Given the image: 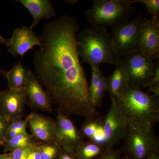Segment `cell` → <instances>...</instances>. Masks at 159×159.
<instances>
[{
    "mask_svg": "<svg viewBox=\"0 0 159 159\" xmlns=\"http://www.w3.org/2000/svg\"><path fill=\"white\" fill-rule=\"evenodd\" d=\"M159 84V66L157 67L156 70L155 71L153 76L148 83L147 88H148V89H151L152 88L155 86V85H158Z\"/></svg>",
    "mask_w": 159,
    "mask_h": 159,
    "instance_id": "f546056e",
    "label": "cell"
},
{
    "mask_svg": "<svg viewBox=\"0 0 159 159\" xmlns=\"http://www.w3.org/2000/svg\"><path fill=\"white\" fill-rule=\"evenodd\" d=\"M39 143L30 145L25 148H20L9 153L11 154L12 159H26L31 151Z\"/></svg>",
    "mask_w": 159,
    "mask_h": 159,
    "instance_id": "484cf974",
    "label": "cell"
},
{
    "mask_svg": "<svg viewBox=\"0 0 159 159\" xmlns=\"http://www.w3.org/2000/svg\"><path fill=\"white\" fill-rule=\"evenodd\" d=\"M132 3H140L144 5L147 9L148 13L151 14L152 16H159V0H135Z\"/></svg>",
    "mask_w": 159,
    "mask_h": 159,
    "instance_id": "d4e9b609",
    "label": "cell"
},
{
    "mask_svg": "<svg viewBox=\"0 0 159 159\" xmlns=\"http://www.w3.org/2000/svg\"><path fill=\"white\" fill-rule=\"evenodd\" d=\"M80 130L84 138L108 149L103 129V119L101 116L86 119L82 124Z\"/></svg>",
    "mask_w": 159,
    "mask_h": 159,
    "instance_id": "2e32d148",
    "label": "cell"
},
{
    "mask_svg": "<svg viewBox=\"0 0 159 159\" xmlns=\"http://www.w3.org/2000/svg\"><path fill=\"white\" fill-rule=\"evenodd\" d=\"M21 4L30 12L33 21L30 27L33 29L43 19L57 18L54 7L50 0H20Z\"/></svg>",
    "mask_w": 159,
    "mask_h": 159,
    "instance_id": "9a60e30c",
    "label": "cell"
},
{
    "mask_svg": "<svg viewBox=\"0 0 159 159\" xmlns=\"http://www.w3.org/2000/svg\"><path fill=\"white\" fill-rule=\"evenodd\" d=\"M0 159H12L9 152L0 154Z\"/></svg>",
    "mask_w": 159,
    "mask_h": 159,
    "instance_id": "d6a6232c",
    "label": "cell"
},
{
    "mask_svg": "<svg viewBox=\"0 0 159 159\" xmlns=\"http://www.w3.org/2000/svg\"><path fill=\"white\" fill-rule=\"evenodd\" d=\"M130 0H94L85 12L92 26L112 27L129 22L135 11Z\"/></svg>",
    "mask_w": 159,
    "mask_h": 159,
    "instance_id": "5b68a950",
    "label": "cell"
},
{
    "mask_svg": "<svg viewBox=\"0 0 159 159\" xmlns=\"http://www.w3.org/2000/svg\"><path fill=\"white\" fill-rule=\"evenodd\" d=\"M55 159H78L74 152L61 149Z\"/></svg>",
    "mask_w": 159,
    "mask_h": 159,
    "instance_id": "f1b7e54d",
    "label": "cell"
},
{
    "mask_svg": "<svg viewBox=\"0 0 159 159\" xmlns=\"http://www.w3.org/2000/svg\"><path fill=\"white\" fill-rule=\"evenodd\" d=\"M106 79V92L110 96L116 98L128 86V77L122 62L115 66L113 73Z\"/></svg>",
    "mask_w": 159,
    "mask_h": 159,
    "instance_id": "e0dca14e",
    "label": "cell"
},
{
    "mask_svg": "<svg viewBox=\"0 0 159 159\" xmlns=\"http://www.w3.org/2000/svg\"><path fill=\"white\" fill-rule=\"evenodd\" d=\"M77 2V1H68V2L70 3H71V4H74V2Z\"/></svg>",
    "mask_w": 159,
    "mask_h": 159,
    "instance_id": "d590c367",
    "label": "cell"
},
{
    "mask_svg": "<svg viewBox=\"0 0 159 159\" xmlns=\"http://www.w3.org/2000/svg\"><path fill=\"white\" fill-rule=\"evenodd\" d=\"M80 26L74 16L63 15L46 23L35 51L34 74L57 110L86 119L100 116L91 103L89 84L77 49Z\"/></svg>",
    "mask_w": 159,
    "mask_h": 159,
    "instance_id": "6da1fadb",
    "label": "cell"
},
{
    "mask_svg": "<svg viewBox=\"0 0 159 159\" xmlns=\"http://www.w3.org/2000/svg\"><path fill=\"white\" fill-rule=\"evenodd\" d=\"M139 50L152 60L159 57V16L145 19L139 36Z\"/></svg>",
    "mask_w": 159,
    "mask_h": 159,
    "instance_id": "8fae6325",
    "label": "cell"
},
{
    "mask_svg": "<svg viewBox=\"0 0 159 159\" xmlns=\"http://www.w3.org/2000/svg\"><path fill=\"white\" fill-rule=\"evenodd\" d=\"M9 39H7L5 38L2 37L0 34V45L3 44L5 45L6 46H8V43H9Z\"/></svg>",
    "mask_w": 159,
    "mask_h": 159,
    "instance_id": "1f68e13d",
    "label": "cell"
},
{
    "mask_svg": "<svg viewBox=\"0 0 159 159\" xmlns=\"http://www.w3.org/2000/svg\"><path fill=\"white\" fill-rule=\"evenodd\" d=\"M116 98L127 121H145L153 125L159 121V98L142 89L128 85Z\"/></svg>",
    "mask_w": 159,
    "mask_h": 159,
    "instance_id": "3957f363",
    "label": "cell"
},
{
    "mask_svg": "<svg viewBox=\"0 0 159 159\" xmlns=\"http://www.w3.org/2000/svg\"><path fill=\"white\" fill-rule=\"evenodd\" d=\"M28 116V125L31 134L36 142L42 143L54 141L55 120L35 112L31 113Z\"/></svg>",
    "mask_w": 159,
    "mask_h": 159,
    "instance_id": "5bb4252c",
    "label": "cell"
},
{
    "mask_svg": "<svg viewBox=\"0 0 159 159\" xmlns=\"http://www.w3.org/2000/svg\"><path fill=\"white\" fill-rule=\"evenodd\" d=\"M145 159H159V152L152 154Z\"/></svg>",
    "mask_w": 159,
    "mask_h": 159,
    "instance_id": "836d02e7",
    "label": "cell"
},
{
    "mask_svg": "<svg viewBox=\"0 0 159 159\" xmlns=\"http://www.w3.org/2000/svg\"><path fill=\"white\" fill-rule=\"evenodd\" d=\"M23 90L27 103L31 108L43 112L51 111L54 103L51 96L36 75L28 68Z\"/></svg>",
    "mask_w": 159,
    "mask_h": 159,
    "instance_id": "30bf717a",
    "label": "cell"
},
{
    "mask_svg": "<svg viewBox=\"0 0 159 159\" xmlns=\"http://www.w3.org/2000/svg\"><path fill=\"white\" fill-rule=\"evenodd\" d=\"M77 44L80 58L91 66L102 64L116 66L122 62L106 27L92 26L82 30L77 34Z\"/></svg>",
    "mask_w": 159,
    "mask_h": 159,
    "instance_id": "7a4b0ae2",
    "label": "cell"
},
{
    "mask_svg": "<svg viewBox=\"0 0 159 159\" xmlns=\"http://www.w3.org/2000/svg\"><path fill=\"white\" fill-rule=\"evenodd\" d=\"M39 144L35 146L31 151L26 159H40L39 149Z\"/></svg>",
    "mask_w": 159,
    "mask_h": 159,
    "instance_id": "4dcf8cb0",
    "label": "cell"
},
{
    "mask_svg": "<svg viewBox=\"0 0 159 159\" xmlns=\"http://www.w3.org/2000/svg\"><path fill=\"white\" fill-rule=\"evenodd\" d=\"M106 149L102 145L90 141L84 140L75 151L78 159H95L102 154Z\"/></svg>",
    "mask_w": 159,
    "mask_h": 159,
    "instance_id": "d6986e66",
    "label": "cell"
},
{
    "mask_svg": "<svg viewBox=\"0 0 159 159\" xmlns=\"http://www.w3.org/2000/svg\"><path fill=\"white\" fill-rule=\"evenodd\" d=\"M26 104L23 90L8 89L0 93V109L10 122L22 117Z\"/></svg>",
    "mask_w": 159,
    "mask_h": 159,
    "instance_id": "4fadbf2b",
    "label": "cell"
},
{
    "mask_svg": "<svg viewBox=\"0 0 159 159\" xmlns=\"http://www.w3.org/2000/svg\"><path fill=\"white\" fill-rule=\"evenodd\" d=\"M39 143L34 140L31 134L26 131L7 140L4 142L3 145L4 152L7 153Z\"/></svg>",
    "mask_w": 159,
    "mask_h": 159,
    "instance_id": "ffe728a7",
    "label": "cell"
},
{
    "mask_svg": "<svg viewBox=\"0 0 159 159\" xmlns=\"http://www.w3.org/2000/svg\"><path fill=\"white\" fill-rule=\"evenodd\" d=\"M121 159H130L129 158H128V157H126V156H125V157H122V158H121Z\"/></svg>",
    "mask_w": 159,
    "mask_h": 159,
    "instance_id": "8d00e7d4",
    "label": "cell"
},
{
    "mask_svg": "<svg viewBox=\"0 0 159 159\" xmlns=\"http://www.w3.org/2000/svg\"><path fill=\"white\" fill-rule=\"evenodd\" d=\"M146 18L142 13H139L132 21L111 28L110 34L120 57L139 50L140 30Z\"/></svg>",
    "mask_w": 159,
    "mask_h": 159,
    "instance_id": "52a82bcc",
    "label": "cell"
},
{
    "mask_svg": "<svg viewBox=\"0 0 159 159\" xmlns=\"http://www.w3.org/2000/svg\"><path fill=\"white\" fill-rule=\"evenodd\" d=\"M40 159H55L61 150V148L55 141L40 143Z\"/></svg>",
    "mask_w": 159,
    "mask_h": 159,
    "instance_id": "7402d4cb",
    "label": "cell"
},
{
    "mask_svg": "<svg viewBox=\"0 0 159 159\" xmlns=\"http://www.w3.org/2000/svg\"><path fill=\"white\" fill-rule=\"evenodd\" d=\"M109 109L103 119V129L108 149L113 148L114 145L126 134L128 121L120 111L115 97H111Z\"/></svg>",
    "mask_w": 159,
    "mask_h": 159,
    "instance_id": "ba28073f",
    "label": "cell"
},
{
    "mask_svg": "<svg viewBox=\"0 0 159 159\" xmlns=\"http://www.w3.org/2000/svg\"><path fill=\"white\" fill-rule=\"evenodd\" d=\"M6 71L3 70L0 67V74L2 75L3 76H5V74H6Z\"/></svg>",
    "mask_w": 159,
    "mask_h": 159,
    "instance_id": "e575fe53",
    "label": "cell"
},
{
    "mask_svg": "<svg viewBox=\"0 0 159 159\" xmlns=\"http://www.w3.org/2000/svg\"><path fill=\"white\" fill-rule=\"evenodd\" d=\"M9 123L10 122L0 109V145H3Z\"/></svg>",
    "mask_w": 159,
    "mask_h": 159,
    "instance_id": "4316f807",
    "label": "cell"
},
{
    "mask_svg": "<svg viewBox=\"0 0 159 159\" xmlns=\"http://www.w3.org/2000/svg\"><path fill=\"white\" fill-rule=\"evenodd\" d=\"M123 149L130 159H145L159 152V141L153 125L145 121H129Z\"/></svg>",
    "mask_w": 159,
    "mask_h": 159,
    "instance_id": "277c9868",
    "label": "cell"
},
{
    "mask_svg": "<svg viewBox=\"0 0 159 159\" xmlns=\"http://www.w3.org/2000/svg\"><path fill=\"white\" fill-rule=\"evenodd\" d=\"M91 70H92V78H91L90 85H89V93L90 101L93 97L99 80L102 76V72L100 71L99 66H91Z\"/></svg>",
    "mask_w": 159,
    "mask_h": 159,
    "instance_id": "cb8c5ba5",
    "label": "cell"
},
{
    "mask_svg": "<svg viewBox=\"0 0 159 159\" xmlns=\"http://www.w3.org/2000/svg\"><path fill=\"white\" fill-rule=\"evenodd\" d=\"M28 120L29 116H27L25 119H23L22 117H21L11 121L7 129L4 138V143L7 140L16 136L19 134L27 131Z\"/></svg>",
    "mask_w": 159,
    "mask_h": 159,
    "instance_id": "44dd1931",
    "label": "cell"
},
{
    "mask_svg": "<svg viewBox=\"0 0 159 159\" xmlns=\"http://www.w3.org/2000/svg\"><path fill=\"white\" fill-rule=\"evenodd\" d=\"M54 141L64 150L75 152L84 140L78 129L68 116L57 110Z\"/></svg>",
    "mask_w": 159,
    "mask_h": 159,
    "instance_id": "9c48e42d",
    "label": "cell"
},
{
    "mask_svg": "<svg viewBox=\"0 0 159 159\" xmlns=\"http://www.w3.org/2000/svg\"><path fill=\"white\" fill-rule=\"evenodd\" d=\"M7 47L8 52L14 57L22 58L34 46H40L41 39L30 27L23 26L15 29Z\"/></svg>",
    "mask_w": 159,
    "mask_h": 159,
    "instance_id": "7c38bea8",
    "label": "cell"
},
{
    "mask_svg": "<svg viewBox=\"0 0 159 159\" xmlns=\"http://www.w3.org/2000/svg\"><path fill=\"white\" fill-rule=\"evenodd\" d=\"M122 63L128 77V85L146 88L157 63L141 51H134L122 58Z\"/></svg>",
    "mask_w": 159,
    "mask_h": 159,
    "instance_id": "8992f818",
    "label": "cell"
},
{
    "mask_svg": "<svg viewBox=\"0 0 159 159\" xmlns=\"http://www.w3.org/2000/svg\"><path fill=\"white\" fill-rule=\"evenodd\" d=\"M106 90V77L102 75L99 80L93 97L91 99V103L95 108H97L101 103Z\"/></svg>",
    "mask_w": 159,
    "mask_h": 159,
    "instance_id": "603a6c76",
    "label": "cell"
},
{
    "mask_svg": "<svg viewBox=\"0 0 159 159\" xmlns=\"http://www.w3.org/2000/svg\"><path fill=\"white\" fill-rule=\"evenodd\" d=\"M122 151L113 148L107 149L102 154L95 159H121Z\"/></svg>",
    "mask_w": 159,
    "mask_h": 159,
    "instance_id": "83f0119b",
    "label": "cell"
},
{
    "mask_svg": "<svg viewBox=\"0 0 159 159\" xmlns=\"http://www.w3.org/2000/svg\"><path fill=\"white\" fill-rule=\"evenodd\" d=\"M28 68L25 67L21 62L15 63L10 70L6 72L5 77L7 79L9 89L23 90Z\"/></svg>",
    "mask_w": 159,
    "mask_h": 159,
    "instance_id": "ac0fdd59",
    "label": "cell"
},
{
    "mask_svg": "<svg viewBox=\"0 0 159 159\" xmlns=\"http://www.w3.org/2000/svg\"><path fill=\"white\" fill-rule=\"evenodd\" d=\"M2 90H0V93H1V92H2Z\"/></svg>",
    "mask_w": 159,
    "mask_h": 159,
    "instance_id": "74e56055",
    "label": "cell"
}]
</instances>
